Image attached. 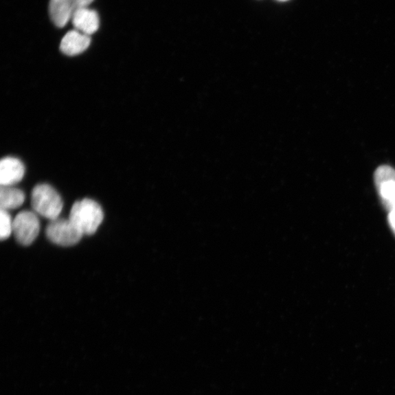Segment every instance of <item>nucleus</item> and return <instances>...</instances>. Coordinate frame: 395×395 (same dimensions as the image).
I'll return each mask as SVG.
<instances>
[{
    "label": "nucleus",
    "instance_id": "1",
    "mask_svg": "<svg viewBox=\"0 0 395 395\" xmlns=\"http://www.w3.org/2000/svg\"><path fill=\"white\" fill-rule=\"evenodd\" d=\"M69 219L83 235H92L104 221V211L95 201L84 199L73 205Z\"/></svg>",
    "mask_w": 395,
    "mask_h": 395
},
{
    "label": "nucleus",
    "instance_id": "2",
    "mask_svg": "<svg viewBox=\"0 0 395 395\" xmlns=\"http://www.w3.org/2000/svg\"><path fill=\"white\" fill-rule=\"evenodd\" d=\"M31 201L33 210L50 221L58 218L63 208L58 192L48 184H39L34 188Z\"/></svg>",
    "mask_w": 395,
    "mask_h": 395
},
{
    "label": "nucleus",
    "instance_id": "3",
    "mask_svg": "<svg viewBox=\"0 0 395 395\" xmlns=\"http://www.w3.org/2000/svg\"><path fill=\"white\" fill-rule=\"evenodd\" d=\"M46 234L52 242L64 247L76 245L84 236L69 218H59L50 221Z\"/></svg>",
    "mask_w": 395,
    "mask_h": 395
},
{
    "label": "nucleus",
    "instance_id": "4",
    "mask_svg": "<svg viewBox=\"0 0 395 395\" xmlns=\"http://www.w3.org/2000/svg\"><path fill=\"white\" fill-rule=\"evenodd\" d=\"M39 232L40 221L36 212L22 211L14 219L13 233L21 245H31L36 240Z\"/></svg>",
    "mask_w": 395,
    "mask_h": 395
},
{
    "label": "nucleus",
    "instance_id": "5",
    "mask_svg": "<svg viewBox=\"0 0 395 395\" xmlns=\"http://www.w3.org/2000/svg\"><path fill=\"white\" fill-rule=\"evenodd\" d=\"M374 179L383 205L389 210L395 209V169L381 166L376 169Z\"/></svg>",
    "mask_w": 395,
    "mask_h": 395
},
{
    "label": "nucleus",
    "instance_id": "6",
    "mask_svg": "<svg viewBox=\"0 0 395 395\" xmlns=\"http://www.w3.org/2000/svg\"><path fill=\"white\" fill-rule=\"evenodd\" d=\"M25 167L18 158L6 157L0 162V184L13 186L24 178Z\"/></svg>",
    "mask_w": 395,
    "mask_h": 395
},
{
    "label": "nucleus",
    "instance_id": "7",
    "mask_svg": "<svg viewBox=\"0 0 395 395\" xmlns=\"http://www.w3.org/2000/svg\"><path fill=\"white\" fill-rule=\"evenodd\" d=\"M91 43V38L76 30L70 31L63 37L60 50L67 56H76L85 52Z\"/></svg>",
    "mask_w": 395,
    "mask_h": 395
},
{
    "label": "nucleus",
    "instance_id": "8",
    "mask_svg": "<svg viewBox=\"0 0 395 395\" xmlns=\"http://www.w3.org/2000/svg\"><path fill=\"white\" fill-rule=\"evenodd\" d=\"M71 20L76 30L89 36L96 32L100 26L98 13L88 8L75 10Z\"/></svg>",
    "mask_w": 395,
    "mask_h": 395
},
{
    "label": "nucleus",
    "instance_id": "9",
    "mask_svg": "<svg viewBox=\"0 0 395 395\" xmlns=\"http://www.w3.org/2000/svg\"><path fill=\"white\" fill-rule=\"evenodd\" d=\"M74 11L71 0H50L49 14L56 27L62 28L69 23Z\"/></svg>",
    "mask_w": 395,
    "mask_h": 395
},
{
    "label": "nucleus",
    "instance_id": "10",
    "mask_svg": "<svg viewBox=\"0 0 395 395\" xmlns=\"http://www.w3.org/2000/svg\"><path fill=\"white\" fill-rule=\"evenodd\" d=\"M25 194L20 189L13 186H1L0 190V207L10 211L16 210L24 204Z\"/></svg>",
    "mask_w": 395,
    "mask_h": 395
},
{
    "label": "nucleus",
    "instance_id": "11",
    "mask_svg": "<svg viewBox=\"0 0 395 395\" xmlns=\"http://www.w3.org/2000/svg\"><path fill=\"white\" fill-rule=\"evenodd\" d=\"M0 224H1L0 237H1L2 240H7L13 233L14 227V220L11 218L8 211L1 210L0 212Z\"/></svg>",
    "mask_w": 395,
    "mask_h": 395
},
{
    "label": "nucleus",
    "instance_id": "12",
    "mask_svg": "<svg viewBox=\"0 0 395 395\" xmlns=\"http://www.w3.org/2000/svg\"><path fill=\"white\" fill-rule=\"evenodd\" d=\"M94 0H71L74 10L87 8Z\"/></svg>",
    "mask_w": 395,
    "mask_h": 395
},
{
    "label": "nucleus",
    "instance_id": "13",
    "mask_svg": "<svg viewBox=\"0 0 395 395\" xmlns=\"http://www.w3.org/2000/svg\"><path fill=\"white\" fill-rule=\"evenodd\" d=\"M388 221L392 232L395 234V209L390 210Z\"/></svg>",
    "mask_w": 395,
    "mask_h": 395
},
{
    "label": "nucleus",
    "instance_id": "14",
    "mask_svg": "<svg viewBox=\"0 0 395 395\" xmlns=\"http://www.w3.org/2000/svg\"><path fill=\"white\" fill-rule=\"evenodd\" d=\"M278 1H280V2H286V1H288V0H278Z\"/></svg>",
    "mask_w": 395,
    "mask_h": 395
}]
</instances>
